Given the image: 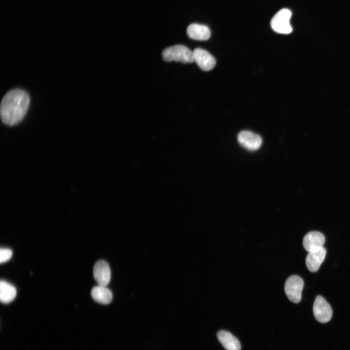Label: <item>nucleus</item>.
Returning a JSON list of instances; mask_svg holds the SVG:
<instances>
[{
  "label": "nucleus",
  "instance_id": "f257e3e1",
  "mask_svg": "<svg viewBox=\"0 0 350 350\" xmlns=\"http://www.w3.org/2000/svg\"><path fill=\"white\" fill-rule=\"evenodd\" d=\"M30 101L29 94L23 89L16 88L9 91L0 104L2 122L10 126L19 123L28 111Z\"/></svg>",
  "mask_w": 350,
  "mask_h": 350
},
{
  "label": "nucleus",
  "instance_id": "f03ea898",
  "mask_svg": "<svg viewBox=\"0 0 350 350\" xmlns=\"http://www.w3.org/2000/svg\"><path fill=\"white\" fill-rule=\"evenodd\" d=\"M163 59L166 62L175 61L183 63L194 62L193 51L182 45L168 47L162 52Z\"/></svg>",
  "mask_w": 350,
  "mask_h": 350
},
{
  "label": "nucleus",
  "instance_id": "7ed1b4c3",
  "mask_svg": "<svg viewBox=\"0 0 350 350\" xmlns=\"http://www.w3.org/2000/svg\"><path fill=\"white\" fill-rule=\"evenodd\" d=\"M291 12L288 9H282L272 18L270 25L276 33L282 34H290L292 31L289 21Z\"/></svg>",
  "mask_w": 350,
  "mask_h": 350
},
{
  "label": "nucleus",
  "instance_id": "20e7f679",
  "mask_svg": "<svg viewBox=\"0 0 350 350\" xmlns=\"http://www.w3.org/2000/svg\"><path fill=\"white\" fill-rule=\"evenodd\" d=\"M303 283L302 279L297 275H292L287 279L284 285V291L290 301L295 303L300 301Z\"/></svg>",
  "mask_w": 350,
  "mask_h": 350
},
{
  "label": "nucleus",
  "instance_id": "39448f33",
  "mask_svg": "<svg viewBox=\"0 0 350 350\" xmlns=\"http://www.w3.org/2000/svg\"><path fill=\"white\" fill-rule=\"evenodd\" d=\"M314 315L317 321L327 323L332 318V310L330 304L321 296H317L313 306Z\"/></svg>",
  "mask_w": 350,
  "mask_h": 350
},
{
  "label": "nucleus",
  "instance_id": "423d86ee",
  "mask_svg": "<svg viewBox=\"0 0 350 350\" xmlns=\"http://www.w3.org/2000/svg\"><path fill=\"white\" fill-rule=\"evenodd\" d=\"M239 143L245 149L249 151H255L262 145V139L260 135L251 131L244 130L238 135Z\"/></svg>",
  "mask_w": 350,
  "mask_h": 350
},
{
  "label": "nucleus",
  "instance_id": "0eeeda50",
  "mask_svg": "<svg viewBox=\"0 0 350 350\" xmlns=\"http://www.w3.org/2000/svg\"><path fill=\"white\" fill-rule=\"evenodd\" d=\"M194 61L204 71L212 70L216 64L214 57L204 49L197 48L193 51Z\"/></svg>",
  "mask_w": 350,
  "mask_h": 350
},
{
  "label": "nucleus",
  "instance_id": "6e6552de",
  "mask_svg": "<svg viewBox=\"0 0 350 350\" xmlns=\"http://www.w3.org/2000/svg\"><path fill=\"white\" fill-rule=\"evenodd\" d=\"M93 275L98 285L106 286L111 278L110 269L108 263L104 260L97 262L93 266Z\"/></svg>",
  "mask_w": 350,
  "mask_h": 350
},
{
  "label": "nucleus",
  "instance_id": "1a4fd4ad",
  "mask_svg": "<svg viewBox=\"0 0 350 350\" xmlns=\"http://www.w3.org/2000/svg\"><path fill=\"white\" fill-rule=\"evenodd\" d=\"M325 242L324 235L316 231L308 233L303 238V245L308 252L318 250L323 247Z\"/></svg>",
  "mask_w": 350,
  "mask_h": 350
},
{
  "label": "nucleus",
  "instance_id": "9d476101",
  "mask_svg": "<svg viewBox=\"0 0 350 350\" xmlns=\"http://www.w3.org/2000/svg\"><path fill=\"white\" fill-rule=\"evenodd\" d=\"M326 250L323 247L320 249L309 252L306 258V264L308 270L312 272L317 271L324 261Z\"/></svg>",
  "mask_w": 350,
  "mask_h": 350
},
{
  "label": "nucleus",
  "instance_id": "9b49d317",
  "mask_svg": "<svg viewBox=\"0 0 350 350\" xmlns=\"http://www.w3.org/2000/svg\"><path fill=\"white\" fill-rule=\"evenodd\" d=\"M187 34L191 39L197 40H207L210 36V31L206 25L192 23L188 26Z\"/></svg>",
  "mask_w": 350,
  "mask_h": 350
},
{
  "label": "nucleus",
  "instance_id": "f8f14e48",
  "mask_svg": "<svg viewBox=\"0 0 350 350\" xmlns=\"http://www.w3.org/2000/svg\"><path fill=\"white\" fill-rule=\"evenodd\" d=\"M217 338L227 350H240L241 344L238 339L231 333L226 331H220L217 334Z\"/></svg>",
  "mask_w": 350,
  "mask_h": 350
},
{
  "label": "nucleus",
  "instance_id": "ddd939ff",
  "mask_svg": "<svg viewBox=\"0 0 350 350\" xmlns=\"http://www.w3.org/2000/svg\"><path fill=\"white\" fill-rule=\"evenodd\" d=\"M91 296L95 301L103 304H108L112 300L111 291L104 286L98 285L93 287L91 291Z\"/></svg>",
  "mask_w": 350,
  "mask_h": 350
},
{
  "label": "nucleus",
  "instance_id": "4468645a",
  "mask_svg": "<svg viewBox=\"0 0 350 350\" xmlns=\"http://www.w3.org/2000/svg\"><path fill=\"white\" fill-rule=\"evenodd\" d=\"M16 288L9 282L1 280L0 282V300L2 303H9L16 297Z\"/></svg>",
  "mask_w": 350,
  "mask_h": 350
},
{
  "label": "nucleus",
  "instance_id": "2eb2a0df",
  "mask_svg": "<svg viewBox=\"0 0 350 350\" xmlns=\"http://www.w3.org/2000/svg\"><path fill=\"white\" fill-rule=\"evenodd\" d=\"M13 254L11 249L7 248H1L0 249V262L1 263L9 261Z\"/></svg>",
  "mask_w": 350,
  "mask_h": 350
}]
</instances>
